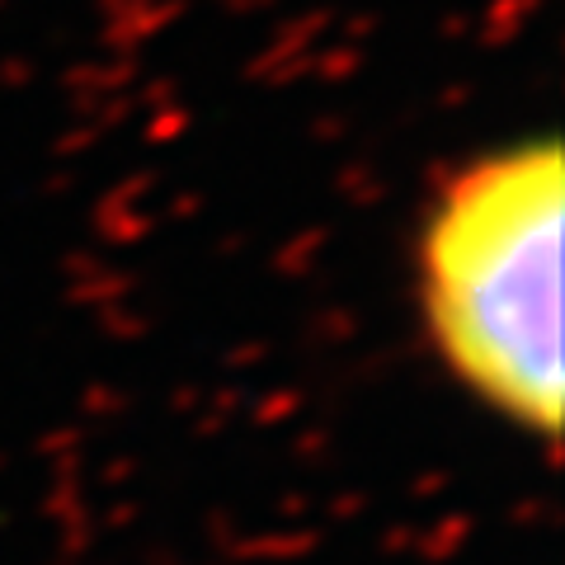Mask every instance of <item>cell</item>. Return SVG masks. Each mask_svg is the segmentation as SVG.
Listing matches in <instances>:
<instances>
[{"label":"cell","instance_id":"obj_1","mask_svg":"<svg viewBox=\"0 0 565 565\" xmlns=\"http://www.w3.org/2000/svg\"><path fill=\"white\" fill-rule=\"evenodd\" d=\"M565 151L519 137L476 151L434 189L415 232V302L444 373L519 434H561Z\"/></svg>","mask_w":565,"mask_h":565}]
</instances>
